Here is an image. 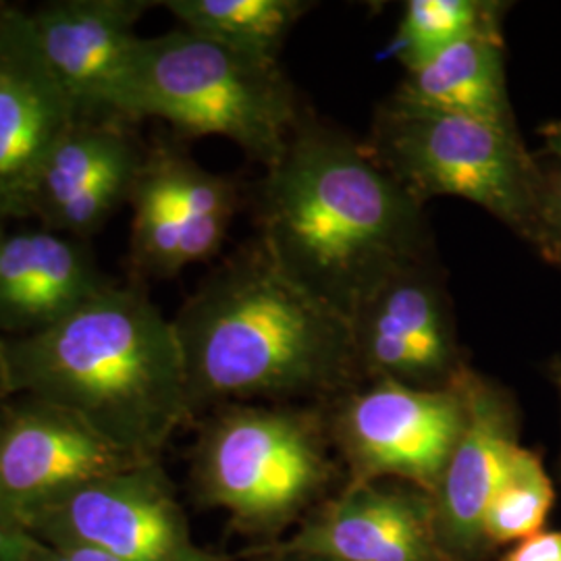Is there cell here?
I'll return each mask as SVG.
<instances>
[{"label":"cell","instance_id":"83f0119b","mask_svg":"<svg viewBox=\"0 0 561 561\" xmlns=\"http://www.w3.org/2000/svg\"><path fill=\"white\" fill-rule=\"evenodd\" d=\"M32 561H69L62 553H59L57 549L48 547V545H42L38 542V549L34 553V560Z\"/></svg>","mask_w":561,"mask_h":561},{"label":"cell","instance_id":"5bb4252c","mask_svg":"<svg viewBox=\"0 0 561 561\" xmlns=\"http://www.w3.org/2000/svg\"><path fill=\"white\" fill-rule=\"evenodd\" d=\"M275 556L322 561H449L433 497L401 481L347 482Z\"/></svg>","mask_w":561,"mask_h":561},{"label":"cell","instance_id":"f1b7e54d","mask_svg":"<svg viewBox=\"0 0 561 561\" xmlns=\"http://www.w3.org/2000/svg\"><path fill=\"white\" fill-rule=\"evenodd\" d=\"M553 379L558 382V389L561 393V362H556V366H553Z\"/></svg>","mask_w":561,"mask_h":561},{"label":"cell","instance_id":"4fadbf2b","mask_svg":"<svg viewBox=\"0 0 561 561\" xmlns=\"http://www.w3.org/2000/svg\"><path fill=\"white\" fill-rule=\"evenodd\" d=\"M458 385L466 419L433 495L435 530L447 560L482 561L491 551L484 516L520 447V421L512 396L472 366Z\"/></svg>","mask_w":561,"mask_h":561},{"label":"cell","instance_id":"6da1fadb","mask_svg":"<svg viewBox=\"0 0 561 561\" xmlns=\"http://www.w3.org/2000/svg\"><path fill=\"white\" fill-rule=\"evenodd\" d=\"M256 221L259 243L280 273L347 321L391 273L437 254L424 204L366 141L310 113L266 167Z\"/></svg>","mask_w":561,"mask_h":561},{"label":"cell","instance_id":"484cf974","mask_svg":"<svg viewBox=\"0 0 561 561\" xmlns=\"http://www.w3.org/2000/svg\"><path fill=\"white\" fill-rule=\"evenodd\" d=\"M542 144L551 159L561 161V121H551L541 127Z\"/></svg>","mask_w":561,"mask_h":561},{"label":"cell","instance_id":"d4e9b609","mask_svg":"<svg viewBox=\"0 0 561 561\" xmlns=\"http://www.w3.org/2000/svg\"><path fill=\"white\" fill-rule=\"evenodd\" d=\"M59 553H62L69 561H121L119 558L94 549V547H85V545H62V547H53Z\"/></svg>","mask_w":561,"mask_h":561},{"label":"cell","instance_id":"f546056e","mask_svg":"<svg viewBox=\"0 0 561 561\" xmlns=\"http://www.w3.org/2000/svg\"><path fill=\"white\" fill-rule=\"evenodd\" d=\"M273 561H322V560H308V558H289V556H273Z\"/></svg>","mask_w":561,"mask_h":561},{"label":"cell","instance_id":"4dcf8cb0","mask_svg":"<svg viewBox=\"0 0 561 561\" xmlns=\"http://www.w3.org/2000/svg\"><path fill=\"white\" fill-rule=\"evenodd\" d=\"M4 233H7V229H4V219L0 217V240L4 238Z\"/></svg>","mask_w":561,"mask_h":561},{"label":"cell","instance_id":"ffe728a7","mask_svg":"<svg viewBox=\"0 0 561 561\" xmlns=\"http://www.w3.org/2000/svg\"><path fill=\"white\" fill-rule=\"evenodd\" d=\"M505 7L497 0H410L387 55L410 71L466 38L503 34Z\"/></svg>","mask_w":561,"mask_h":561},{"label":"cell","instance_id":"cb8c5ba5","mask_svg":"<svg viewBox=\"0 0 561 561\" xmlns=\"http://www.w3.org/2000/svg\"><path fill=\"white\" fill-rule=\"evenodd\" d=\"M500 561H561V533H539L518 542Z\"/></svg>","mask_w":561,"mask_h":561},{"label":"cell","instance_id":"8fae6325","mask_svg":"<svg viewBox=\"0 0 561 561\" xmlns=\"http://www.w3.org/2000/svg\"><path fill=\"white\" fill-rule=\"evenodd\" d=\"M80 119L36 41L30 11L0 4V217L36 215L42 169Z\"/></svg>","mask_w":561,"mask_h":561},{"label":"cell","instance_id":"3957f363","mask_svg":"<svg viewBox=\"0 0 561 561\" xmlns=\"http://www.w3.org/2000/svg\"><path fill=\"white\" fill-rule=\"evenodd\" d=\"M4 354L13 396L73 414L134 460L157 461L192 416L173 321L136 285L104 287Z\"/></svg>","mask_w":561,"mask_h":561},{"label":"cell","instance_id":"603a6c76","mask_svg":"<svg viewBox=\"0 0 561 561\" xmlns=\"http://www.w3.org/2000/svg\"><path fill=\"white\" fill-rule=\"evenodd\" d=\"M38 541L25 530L18 510L0 493V561H32Z\"/></svg>","mask_w":561,"mask_h":561},{"label":"cell","instance_id":"2e32d148","mask_svg":"<svg viewBox=\"0 0 561 561\" xmlns=\"http://www.w3.org/2000/svg\"><path fill=\"white\" fill-rule=\"evenodd\" d=\"M111 283L90 248L50 229L0 240V335L27 337L55 327Z\"/></svg>","mask_w":561,"mask_h":561},{"label":"cell","instance_id":"44dd1931","mask_svg":"<svg viewBox=\"0 0 561 561\" xmlns=\"http://www.w3.org/2000/svg\"><path fill=\"white\" fill-rule=\"evenodd\" d=\"M553 500V484L541 458L520 445L484 516V541L489 549L539 535Z\"/></svg>","mask_w":561,"mask_h":561},{"label":"cell","instance_id":"30bf717a","mask_svg":"<svg viewBox=\"0 0 561 561\" xmlns=\"http://www.w3.org/2000/svg\"><path fill=\"white\" fill-rule=\"evenodd\" d=\"M129 204L134 273L169 279L221 250L240 206V190L236 181L162 146L144 154Z\"/></svg>","mask_w":561,"mask_h":561},{"label":"cell","instance_id":"7a4b0ae2","mask_svg":"<svg viewBox=\"0 0 561 561\" xmlns=\"http://www.w3.org/2000/svg\"><path fill=\"white\" fill-rule=\"evenodd\" d=\"M192 414L229 401H333L362 379L350 321L256 241L219 264L173 319Z\"/></svg>","mask_w":561,"mask_h":561},{"label":"cell","instance_id":"277c9868","mask_svg":"<svg viewBox=\"0 0 561 561\" xmlns=\"http://www.w3.org/2000/svg\"><path fill=\"white\" fill-rule=\"evenodd\" d=\"M301 115L279 60L241 53L185 27L140 41L134 119L167 121L190 138H227L266 169L279 161Z\"/></svg>","mask_w":561,"mask_h":561},{"label":"cell","instance_id":"e0dca14e","mask_svg":"<svg viewBox=\"0 0 561 561\" xmlns=\"http://www.w3.org/2000/svg\"><path fill=\"white\" fill-rule=\"evenodd\" d=\"M391 101L419 111L518 129L507 94L503 34L466 38L405 71Z\"/></svg>","mask_w":561,"mask_h":561},{"label":"cell","instance_id":"52a82bcc","mask_svg":"<svg viewBox=\"0 0 561 561\" xmlns=\"http://www.w3.org/2000/svg\"><path fill=\"white\" fill-rule=\"evenodd\" d=\"M331 403L329 431L350 481L391 479L435 495L466 419L458 379L443 389L375 379Z\"/></svg>","mask_w":561,"mask_h":561},{"label":"cell","instance_id":"ac0fdd59","mask_svg":"<svg viewBox=\"0 0 561 561\" xmlns=\"http://www.w3.org/2000/svg\"><path fill=\"white\" fill-rule=\"evenodd\" d=\"M141 159L140 148L117 121H76L42 169L36 217L48 227L81 192Z\"/></svg>","mask_w":561,"mask_h":561},{"label":"cell","instance_id":"9a60e30c","mask_svg":"<svg viewBox=\"0 0 561 561\" xmlns=\"http://www.w3.org/2000/svg\"><path fill=\"white\" fill-rule=\"evenodd\" d=\"M141 461L73 414L25 398L0 419V493L23 516L60 493Z\"/></svg>","mask_w":561,"mask_h":561},{"label":"cell","instance_id":"9c48e42d","mask_svg":"<svg viewBox=\"0 0 561 561\" xmlns=\"http://www.w3.org/2000/svg\"><path fill=\"white\" fill-rule=\"evenodd\" d=\"M350 327L364 381L443 389L470 366L437 254L403 264L379 283Z\"/></svg>","mask_w":561,"mask_h":561},{"label":"cell","instance_id":"ba28073f","mask_svg":"<svg viewBox=\"0 0 561 561\" xmlns=\"http://www.w3.org/2000/svg\"><path fill=\"white\" fill-rule=\"evenodd\" d=\"M23 526L42 545H85L121 561H222L192 539L157 461L60 493L32 507Z\"/></svg>","mask_w":561,"mask_h":561},{"label":"cell","instance_id":"8992f818","mask_svg":"<svg viewBox=\"0 0 561 561\" xmlns=\"http://www.w3.org/2000/svg\"><path fill=\"white\" fill-rule=\"evenodd\" d=\"M373 157L424 206L433 198L472 202L533 243L541 162L518 129L385 102L366 141Z\"/></svg>","mask_w":561,"mask_h":561},{"label":"cell","instance_id":"7402d4cb","mask_svg":"<svg viewBox=\"0 0 561 561\" xmlns=\"http://www.w3.org/2000/svg\"><path fill=\"white\" fill-rule=\"evenodd\" d=\"M533 245L545 261L561 268V161L541 164V194Z\"/></svg>","mask_w":561,"mask_h":561},{"label":"cell","instance_id":"d6986e66","mask_svg":"<svg viewBox=\"0 0 561 561\" xmlns=\"http://www.w3.org/2000/svg\"><path fill=\"white\" fill-rule=\"evenodd\" d=\"M161 4L180 27L268 60H279L291 30L314 9V2L306 0H167Z\"/></svg>","mask_w":561,"mask_h":561},{"label":"cell","instance_id":"7c38bea8","mask_svg":"<svg viewBox=\"0 0 561 561\" xmlns=\"http://www.w3.org/2000/svg\"><path fill=\"white\" fill-rule=\"evenodd\" d=\"M146 0H57L30 11L42 55L88 121H134V69Z\"/></svg>","mask_w":561,"mask_h":561},{"label":"cell","instance_id":"4316f807","mask_svg":"<svg viewBox=\"0 0 561 561\" xmlns=\"http://www.w3.org/2000/svg\"><path fill=\"white\" fill-rule=\"evenodd\" d=\"M13 396L11 379H9V366H7V354H4V340L0 337V419L9 408V398Z\"/></svg>","mask_w":561,"mask_h":561},{"label":"cell","instance_id":"5b68a950","mask_svg":"<svg viewBox=\"0 0 561 561\" xmlns=\"http://www.w3.org/2000/svg\"><path fill=\"white\" fill-rule=\"evenodd\" d=\"M327 412L227 405L202 428L194 479L202 500L254 533H275L319 502L335 479Z\"/></svg>","mask_w":561,"mask_h":561}]
</instances>
